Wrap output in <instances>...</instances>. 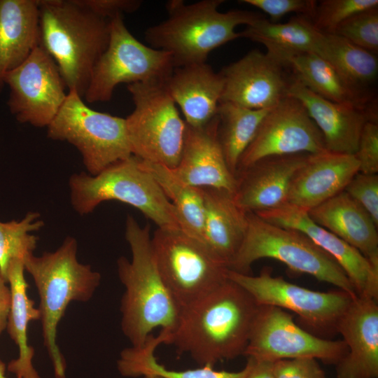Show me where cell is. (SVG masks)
<instances>
[{"label":"cell","instance_id":"obj_24","mask_svg":"<svg viewBox=\"0 0 378 378\" xmlns=\"http://www.w3.org/2000/svg\"><path fill=\"white\" fill-rule=\"evenodd\" d=\"M311 219L360 252L378 267V226L342 191L308 212Z\"/></svg>","mask_w":378,"mask_h":378},{"label":"cell","instance_id":"obj_38","mask_svg":"<svg viewBox=\"0 0 378 378\" xmlns=\"http://www.w3.org/2000/svg\"><path fill=\"white\" fill-rule=\"evenodd\" d=\"M267 14L271 22L277 23L284 15L296 13L310 19L315 10L317 1L313 0H242Z\"/></svg>","mask_w":378,"mask_h":378},{"label":"cell","instance_id":"obj_3","mask_svg":"<svg viewBox=\"0 0 378 378\" xmlns=\"http://www.w3.org/2000/svg\"><path fill=\"white\" fill-rule=\"evenodd\" d=\"M41 45L54 59L66 88L82 97L109 41V20L75 0H38Z\"/></svg>","mask_w":378,"mask_h":378},{"label":"cell","instance_id":"obj_20","mask_svg":"<svg viewBox=\"0 0 378 378\" xmlns=\"http://www.w3.org/2000/svg\"><path fill=\"white\" fill-rule=\"evenodd\" d=\"M337 332L348 349L336 364L337 378H377V300L363 296L354 298L340 318Z\"/></svg>","mask_w":378,"mask_h":378},{"label":"cell","instance_id":"obj_28","mask_svg":"<svg viewBox=\"0 0 378 378\" xmlns=\"http://www.w3.org/2000/svg\"><path fill=\"white\" fill-rule=\"evenodd\" d=\"M280 59L296 80L328 100L360 107L377 104L374 97L356 90L329 62L314 52L288 55Z\"/></svg>","mask_w":378,"mask_h":378},{"label":"cell","instance_id":"obj_45","mask_svg":"<svg viewBox=\"0 0 378 378\" xmlns=\"http://www.w3.org/2000/svg\"><path fill=\"white\" fill-rule=\"evenodd\" d=\"M143 378H160L159 377L155 376V375H146L142 377Z\"/></svg>","mask_w":378,"mask_h":378},{"label":"cell","instance_id":"obj_18","mask_svg":"<svg viewBox=\"0 0 378 378\" xmlns=\"http://www.w3.org/2000/svg\"><path fill=\"white\" fill-rule=\"evenodd\" d=\"M288 95L305 107L323 135L326 150L330 152L354 155L365 123L378 121L377 104L360 107L334 102L313 92L294 77Z\"/></svg>","mask_w":378,"mask_h":378},{"label":"cell","instance_id":"obj_12","mask_svg":"<svg viewBox=\"0 0 378 378\" xmlns=\"http://www.w3.org/2000/svg\"><path fill=\"white\" fill-rule=\"evenodd\" d=\"M227 277L246 290L259 305L290 310L320 333L336 332L340 318L356 298L340 289L321 292L302 287L281 276H272L269 267H264L257 276L228 270Z\"/></svg>","mask_w":378,"mask_h":378},{"label":"cell","instance_id":"obj_42","mask_svg":"<svg viewBox=\"0 0 378 378\" xmlns=\"http://www.w3.org/2000/svg\"><path fill=\"white\" fill-rule=\"evenodd\" d=\"M247 358L248 371L245 378H276L273 361Z\"/></svg>","mask_w":378,"mask_h":378},{"label":"cell","instance_id":"obj_37","mask_svg":"<svg viewBox=\"0 0 378 378\" xmlns=\"http://www.w3.org/2000/svg\"><path fill=\"white\" fill-rule=\"evenodd\" d=\"M378 226V174L356 173L344 190Z\"/></svg>","mask_w":378,"mask_h":378},{"label":"cell","instance_id":"obj_40","mask_svg":"<svg viewBox=\"0 0 378 378\" xmlns=\"http://www.w3.org/2000/svg\"><path fill=\"white\" fill-rule=\"evenodd\" d=\"M274 373L276 378H326L316 359L296 358L274 361Z\"/></svg>","mask_w":378,"mask_h":378},{"label":"cell","instance_id":"obj_19","mask_svg":"<svg viewBox=\"0 0 378 378\" xmlns=\"http://www.w3.org/2000/svg\"><path fill=\"white\" fill-rule=\"evenodd\" d=\"M309 154L274 155L262 158L236 174L233 197L246 212L257 213L287 203L290 182Z\"/></svg>","mask_w":378,"mask_h":378},{"label":"cell","instance_id":"obj_4","mask_svg":"<svg viewBox=\"0 0 378 378\" xmlns=\"http://www.w3.org/2000/svg\"><path fill=\"white\" fill-rule=\"evenodd\" d=\"M78 243L64 239L53 252L24 260V270L32 277L39 295L38 309L43 344L51 360L55 378H66V363L56 342L57 326L72 301L88 302L99 286L101 275L77 258Z\"/></svg>","mask_w":378,"mask_h":378},{"label":"cell","instance_id":"obj_32","mask_svg":"<svg viewBox=\"0 0 378 378\" xmlns=\"http://www.w3.org/2000/svg\"><path fill=\"white\" fill-rule=\"evenodd\" d=\"M139 161L174 206L181 229L204 244V202L202 188L187 185L178 179L171 169L163 165Z\"/></svg>","mask_w":378,"mask_h":378},{"label":"cell","instance_id":"obj_7","mask_svg":"<svg viewBox=\"0 0 378 378\" xmlns=\"http://www.w3.org/2000/svg\"><path fill=\"white\" fill-rule=\"evenodd\" d=\"M248 227L243 242L228 270L249 274L252 264L272 258L290 270L312 276L356 298L353 284L336 261L302 232L270 223L248 212Z\"/></svg>","mask_w":378,"mask_h":378},{"label":"cell","instance_id":"obj_21","mask_svg":"<svg viewBox=\"0 0 378 378\" xmlns=\"http://www.w3.org/2000/svg\"><path fill=\"white\" fill-rule=\"evenodd\" d=\"M216 116L204 127L186 124L184 144L178 165L171 169L187 185L212 188L234 194L237 178L230 170L218 136Z\"/></svg>","mask_w":378,"mask_h":378},{"label":"cell","instance_id":"obj_44","mask_svg":"<svg viewBox=\"0 0 378 378\" xmlns=\"http://www.w3.org/2000/svg\"><path fill=\"white\" fill-rule=\"evenodd\" d=\"M6 364L0 359V378H8L5 375Z\"/></svg>","mask_w":378,"mask_h":378},{"label":"cell","instance_id":"obj_43","mask_svg":"<svg viewBox=\"0 0 378 378\" xmlns=\"http://www.w3.org/2000/svg\"><path fill=\"white\" fill-rule=\"evenodd\" d=\"M0 276V335L6 329L11 306V292Z\"/></svg>","mask_w":378,"mask_h":378},{"label":"cell","instance_id":"obj_35","mask_svg":"<svg viewBox=\"0 0 378 378\" xmlns=\"http://www.w3.org/2000/svg\"><path fill=\"white\" fill-rule=\"evenodd\" d=\"M376 7H378L377 0H322L317 1L309 20L319 31L332 34L352 15Z\"/></svg>","mask_w":378,"mask_h":378},{"label":"cell","instance_id":"obj_22","mask_svg":"<svg viewBox=\"0 0 378 378\" xmlns=\"http://www.w3.org/2000/svg\"><path fill=\"white\" fill-rule=\"evenodd\" d=\"M358 170L354 155L328 150L309 154L292 178L287 203L308 212L344 191Z\"/></svg>","mask_w":378,"mask_h":378},{"label":"cell","instance_id":"obj_2","mask_svg":"<svg viewBox=\"0 0 378 378\" xmlns=\"http://www.w3.org/2000/svg\"><path fill=\"white\" fill-rule=\"evenodd\" d=\"M125 239L132 258L117 260L120 281L125 287L120 302L121 328L132 346H141L155 328L171 334L182 309L158 270L153 251L150 227L141 226L132 216L125 222Z\"/></svg>","mask_w":378,"mask_h":378},{"label":"cell","instance_id":"obj_15","mask_svg":"<svg viewBox=\"0 0 378 378\" xmlns=\"http://www.w3.org/2000/svg\"><path fill=\"white\" fill-rule=\"evenodd\" d=\"M325 150L323 135L305 107L288 95L263 118L239 160L236 174L266 157Z\"/></svg>","mask_w":378,"mask_h":378},{"label":"cell","instance_id":"obj_41","mask_svg":"<svg viewBox=\"0 0 378 378\" xmlns=\"http://www.w3.org/2000/svg\"><path fill=\"white\" fill-rule=\"evenodd\" d=\"M79 5L96 15L110 20L123 13L137 10L142 1L139 0H75Z\"/></svg>","mask_w":378,"mask_h":378},{"label":"cell","instance_id":"obj_36","mask_svg":"<svg viewBox=\"0 0 378 378\" xmlns=\"http://www.w3.org/2000/svg\"><path fill=\"white\" fill-rule=\"evenodd\" d=\"M332 34L374 54L378 51V7L360 11L341 23Z\"/></svg>","mask_w":378,"mask_h":378},{"label":"cell","instance_id":"obj_16","mask_svg":"<svg viewBox=\"0 0 378 378\" xmlns=\"http://www.w3.org/2000/svg\"><path fill=\"white\" fill-rule=\"evenodd\" d=\"M224 85L220 102L251 109H270L288 96L293 74L271 53L253 50L220 71Z\"/></svg>","mask_w":378,"mask_h":378},{"label":"cell","instance_id":"obj_39","mask_svg":"<svg viewBox=\"0 0 378 378\" xmlns=\"http://www.w3.org/2000/svg\"><path fill=\"white\" fill-rule=\"evenodd\" d=\"M354 156L359 164V172L378 173V121L370 120L365 123Z\"/></svg>","mask_w":378,"mask_h":378},{"label":"cell","instance_id":"obj_25","mask_svg":"<svg viewBox=\"0 0 378 378\" xmlns=\"http://www.w3.org/2000/svg\"><path fill=\"white\" fill-rule=\"evenodd\" d=\"M204 202L203 243L228 268L248 227V212L226 190L202 188Z\"/></svg>","mask_w":378,"mask_h":378},{"label":"cell","instance_id":"obj_34","mask_svg":"<svg viewBox=\"0 0 378 378\" xmlns=\"http://www.w3.org/2000/svg\"><path fill=\"white\" fill-rule=\"evenodd\" d=\"M43 225L40 214L35 211L27 213L20 221H0V276L6 283L10 262L15 259L24 262L33 253L38 237L29 232L39 230Z\"/></svg>","mask_w":378,"mask_h":378},{"label":"cell","instance_id":"obj_26","mask_svg":"<svg viewBox=\"0 0 378 378\" xmlns=\"http://www.w3.org/2000/svg\"><path fill=\"white\" fill-rule=\"evenodd\" d=\"M40 44L38 0H0V93L4 75Z\"/></svg>","mask_w":378,"mask_h":378},{"label":"cell","instance_id":"obj_1","mask_svg":"<svg viewBox=\"0 0 378 378\" xmlns=\"http://www.w3.org/2000/svg\"><path fill=\"white\" fill-rule=\"evenodd\" d=\"M260 305L228 279L183 309L168 344L187 353L201 366L244 355Z\"/></svg>","mask_w":378,"mask_h":378},{"label":"cell","instance_id":"obj_9","mask_svg":"<svg viewBox=\"0 0 378 378\" xmlns=\"http://www.w3.org/2000/svg\"><path fill=\"white\" fill-rule=\"evenodd\" d=\"M47 136L75 146L88 174L92 176L132 155L125 119L92 109L74 90H69L47 127Z\"/></svg>","mask_w":378,"mask_h":378},{"label":"cell","instance_id":"obj_11","mask_svg":"<svg viewBox=\"0 0 378 378\" xmlns=\"http://www.w3.org/2000/svg\"><path fill=\"white\" fill-rule=\"evenodd\" d=\"M109 41L92 71L84 94L89 103L108 102L120 83H166L174 69L169 53L138 41L122 15L109 20Z\"/></svg>","mask_w":378,"mask_h":378},{"label":"cell","instance_id":"obj_23","mask_svg":"<svg viewBox=\"0 0 378 378\" xmlns=\"http://www.w3.org/2000/svg\"><path fill=\"white\" fill-rule=\"evenodd\" d=\"M165 85L188 125L202 127L216 116L224 81L206 62L174 68Z\"/></svg>","mask_w":378,"mask_h":378},{"label":"cell","instance_id":"obj_33","mask_svg":"<svg viewBox=\"0 0 378 378\" xmlns=\"http://www.w3.org/2000/svg\"><path fill=\"white\" fill-rule=\"evenodd\" d=\"M270 109H251L230 102L219 103L216 114L218 140L226 163L235 176L241 155Z\"/></svg>","mask_w":378,"mask_h":378},{"label":"cell","instance_id":"obj_27","mask_svg":"<svg viewBox=\"0 0 378 378\" xmlns=\"http://www.w3.org/2000/svg\"><path fill=\"white\" fill-rule=\"evenodd\" d=\"M22 260H12L7 271V283L11 292V306L6 329L19 349L18 358L8 365V370L16 378H41L32 364L34 348L28 344L27 327L31 321L40 320V311L27 295L28 284L24 275Z\"/></svg>","mask_w":378,"mask_h":378},{"label":"cell","instance_id":"obj_13","mask_svg":"<svg viewBox=\"0 0 378 378\" xmlns=\"http://www.w3.org/2000/svg\"><path fill=\"white\" fill-rule=\"evenodd\" d=\"M347 351L343 340L314 335L297 325L284 309L260 305L244 355L273 362L307 357L336 365Z\"/></svg>","mask_w":378,"mask_h":378},{"label":"cell","instance_id":"obj_6","mask_svg":"<svg viewBox=\"0 0 378 378\" xmlns=\"http://www.w3.org/2000/svg\"><path fill=\"white\" fill-rule=\"evenodd\" d=\"M69 186L71 204L80 215L92 212L103 202L115 200L137 209L158 228L181 229L174 206L134 155L94 176L74 174Z\"/></svg>","mask_w":378,"mask_h":378},{"label":"cell","instance_id":"obj_8","mask_svg":"<svg viewBox=\"0 0 378 378\" xmlns=\"http://www.w3.org/2000/svg\"><path fill=\"white\" fill-rule=\"evenodd\" d=\"M134 109L125 119L132 155L174 169L184 144L186 123L165 83L129 84Z\"/></svg>","mask_w":378,"mask_h":378},{"label":"cell","instance_id":"obj_14","mask_svg":"<svg viewBox=\"0 0 378 378\" xmlns=\"http://www.w3.org/2000/svg\"><path fill=\"white\" fill-rule=\"evenodd\" d=\"M7 104L18 122L48 127L66 99V88L57 64L40 44L17 68L7 72Z\"/></svg>","mask_w":378,"mask_h":378},{"label":"cell","instance_id":"obj_17","mask_svg":"<svg viewBox=\"0 0 378 378\" xmlns=\"http://www.w3.org/2000/svg\"><path fill=\"white\" fill-rule=\"evenodd\" d=\"M255 214L270 223L304 234L336 261L358 296L378 300V267L357 249L316 224L307 211L286 203Z\"/></svg>","mask_w":378,"mask_h":378},{"label":"cell","instance_id":"obj_30","mask_svg":"<svg viewBox=\"0 0 378 378\" xmlns=\"http://www.w3.org/2000/svg\"><path fill=\"white\" fill-rule=\"evenodd\" d=\"M170 335L161 330L158 335H150L141 346H131L123 349L117 360L120 374L126 377H138L155 375L160 378H245L248 365L238 372L216 370L214 367L201 366L186 370L166 368L159 363L155 351L162 344H167Z\"/></svg>","mask_w":378,"mask_h":378},{"label":"cell","instance_id":"obj_5","mask_svg":"<svg viewBox=\"0 0 378 378\" xmlns=\"http://www.w3.org/2000/svg\"><path fill=\"white\" fill-rule=\"evenodd\" d=\"M223 0H202L186 4L181 0L166 4L168 17L148 27L145 38L150 47L170 54L174 67L206 62L211 51L240 38L235 29L261 18L255 13L218 10Z\"/></svg>","mask_w":378,"mask_h":378},{"label":"cell","instance_id":"obj_31","mask_svg":"<svg viewBox=\"0 0 378 378\" xmlns=\"http://www.w3.org/2000/svg\"><path fill=\"white\" fill-rule=\"evenodd\" d=\"M376 55L339 35L322 32L318 55L329 62L356 90L370 97H374L370 88L378 73Z\"/></svg>","mask_w":378,"mask_h":378},{"label":"cell","instance_id":"obj_29","mask_svg":"<svg viewBox=\"0 0 378 378\" xmlns=\"http://www.w3.org/2000/svg\"><path fill=\"white\" fill-rule=\"evenodd\" d=\"M322 32L304 16L293 17L286 23H273L262 17L239 32V36L264 45L279 59L302 52L318 55Z\"/></svg>","mask_w":378,"mask_h":378},{"label":"cell","instance_id":"obj_10","mask_svg":"<svg viewBox=\"0 0 378 378\" xmlns=\"http://www.w3.org/2000/svg\"><path fill=\"white\" fill-rule=\"evenodd\" d=\"M160 274L182 310L228 279V268L181 229L158 228L151 237Z\"/></svg>","mask_w":378,"mask_h":378}]
</instances>
